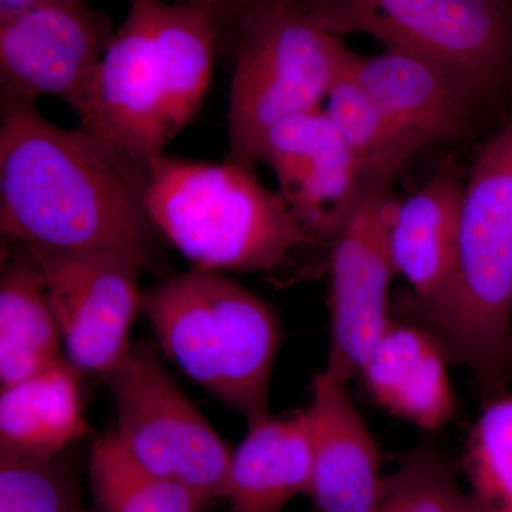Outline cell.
I'll use <instances>...</instances> for the list:
<instances>
[{
    "mask_svg": "<svg viewBox=\"0 0 512 512\" xmlns=\"http://www.w3.org/2000/svg\"><path fill=\"white\" fill-rule=\"evenodd\" d=\"M144 207L151 224L204 271L274 274L318 242L255 168L163 154L148 171Z\"/></svg>",
    "mask_w": 512,
    "mask_h": 512,
    "instance_id": "2",
    "label": "cell"
},
{
    "mask_svg": "<svg viewBox=\"0 0 512 512\" xmlns=\"http://www.w3.org/2000/svg\"><path fill=\"white\" fill-rule=\"evenodd\" d=\"M146 183L82 127L66 130L36 106L2 110L0 229L12 244L119 252L158 266Z\"/></svg>",
    "mask_w": 512,
    "mask_h": 512,
    "instance_id": "1",
    "label": "cell"
},
{
    "mask_svg": "<svg viewBox=\"0 0 512 512\" xmlns=\"http://www.w3.org/2000/svg\"><path fill=\"white\" fill-rule=\"evenodd\" d=\"M47 0H0V22Z\"/></svg>",
    "mask_w": 512,
    "mask_h": 512,
    "instance_id": "27",
    "label": "cell"
},
{
    "mask_svg": "<svg viewBox=\"0 0 512 512\" xmlns=\"http://www.w3.org/2000/svg\"><path fill=\"white\" fill-rule=\"evenodd\" d=\"M89 474L96 512H204L212 501L148 474L124 454L111 431L94 441Z\"/></svg>",
    "mask_w": 512,
    "mask_h": 512,
    "instance_id": "22",
    "label": "cell"
},
{
    "mask_svg": "<svg viewBox=\"0 0 512 512\" xmlns=\"http://www.w3.org/2000/svg\"><path fill=\"white\" fill-rule=\"evenodd\" d=\"M399 202L390 188L365 191L329 241L330 345L323 372L340 382L359 377L393 319L390 232Z\"/></svg>",
    "mask_w": 512,
    "mask_h": 512,
    "instance_id": "9",
    "label": "cell"
},
{
    "mask_svg": "<svg viewBox=\"0 0 512 512\" xmlns=\"http://www.w3.org/2000/svg\"><path fill=\"white\" fill-rule=\"evenodd\" d=\"M104 380L116 404L111 433L124 454L151 476L212 501L221 498L234 451L168 375L154 349L131 346Z\"/></svg>",
    "mask_w": 512,
    "mask_h": 512,
    "instance_id": "7",
    "label": "cell"
},
{
    "mask_svg": "<svg viewBox=\"0 0 512 512\" xmlns=\"http://www.w3.org/2000/svg\"><path fill=\"white\" fill-rule=\"evenodd\" d=\"M471 495L483 512H512V396L488 400L463 457Z\"/></svg>",
    "mask_w": 512,
    "mask_h": 512,
    "instance_id": "24",
    "label": "cell"
},
{
    "mask_svg": "<svg viewBox=\"0 0 512 512\" xmlns=\"http://www.w3.org/2000/svg\"><path fill=\"white\" fill-rule=\"evenodd\" d=\"M215 13L220 26V53L229 56L239 23L258 0H201Z\"/></svg>",
    "mask_w": 512,
    "mask_h": 512,
    "instance_id": "26",
    "label": "cell"
},
{
    "mask_svg": "<svg viewBox=\"0 0 512 512\" xmlns=\"http://www.w3.org/2000/svg\"><path fill=\"white\" fill-rule=\"evenodd\" d=\"M375 512H483L473 495L458 484L451 458L431 446H420L383 478Z\"/></svg>",
    "mask_w": 512,
    "mask_h": 512,
    "instance_id": "23",
    "label": "cell"
},
{
    "mask_svg": "<svg viewBox=\"0 0 512 512\" xmlns=\"http://www.w3.org/2000/svg\"><path fill=\"white\" fill-rule=\"evenodd\" d=\"M350 69L416 153L457 136L485 96L446 64L400 50L384 49L376 56L352 50Z\"/></svg>",
    "mask_w": 512,
    "mask_h": 512,
    "instance_id": "13",
    "label": "cell"
},
{
    "mask_svg": "<svg viewBox=\"0 0 512 512\" xmlns=\"http://www.w3.org/2000/svg\"><path fill=\"white\" fill-rule=\"evenodd\" d=\"M153 40L173 140L194 119L210 86L220 26L201 0H156Z\"/></svg>",
    "mask_w": 512,
    "mask_h": 512,
    "instance_id": "19",
    "label": "cell"
},
{
    "mask_svg": "<svg viewBox=\"0 0 512 512\" xmlns=\"http://www.w3.org/2000/svg\"><path fill=\"white\" fill-rule=\"evenodd\" d=\"M430 330L485 399L504 394L512 373V116L463 187L456 286Z\"/></svg>",
    "mask_w": 512,
    "mask_h": 512,
    "instance_id": "4",
    "label": "cell"
},
{
    "mask_svg": "<svg viewBox=\"0 0 512 512\" xmlns=\"http://www.w3.org/2000/svg\"><path fill=\"white\" fill-rule=\"evenodd\" d=\"M141 311L161 349L247 424L271 416L282 330L274 309L221 272L191 268L143 292Z\"/></svg>",
    "mask_w": 512,
    "mask_h": 512,
    "instance_id": "3",
    "label": "cell"
},
{
    "mask_svg": "<svg viewBox=\"0 0 512 512\" xmlns=\"http://www.w3.org/2000/svg\"><path fill=\"white\" fill-rule=\"evenodd\" d=\"M349 47L291 0H258L232 43L227 160L255 168L269 128L320 109Z\"/></svg>",
    "mask_w": 512,
    "mask_h": 512,
    "instance_id": "5",
    "label": "cell"
},
{
    "mask_svg": "<svg viewBox=\"0 0 512 512\" xmlns=\"http://www.w3.org/2000/svg\"><path fill=\"white\" fill-rule=\"evenodd\" d=\"M312 450V512H375L382 453L348 390L326 372L313 377L303 410Z\"/></svg>",
    "mask_w": 512,
    "mask_h": 512,
    "instance_id": "14",
    "label": "cell"
},
{
    "mask_svg": "<svg viewBox=\"0 0 512 512\" xmlns=\"http://www.w3.org/2000/svg\"><path fill=\"white\" fill-rule=\"evenodd\" d=\"M312 450L305 413L248 424L232 453L221 498L231 512H282L298 495H308Z\"/></svg>",
    "mask_w": 512,
    "mask_h": 512,
    "instance_id": "17",
    "label": "cell"
},
{
    "mask_svg": "<svg viewBox=\"0 0 512 512\" xmlns=\"http://www.w3.org/2000/svg\"><path fill=\"white\" fill-rule=\"evenodd\" d=\"M511 357H512V339H511Z\"/></svg>",
    "mask_w": 512,
    "mask_h": 512,
    "instance_id": "28",
    "label": "cell"
},
{
    "mask_svg": "<svg viewBox=\"0 0 512 512\" xmlns=\"http://www.w3.org/2000/svg\"><path fill=\"white\" fill-rule=\"evenodd\" d=\"M330 35L446 64L484 94L512 77V0H291Z\"/></svg>",
    "mask_w": 512,
    "mask_h": 512,
    "instance_id": "6",
    "label": "cell"
},
{
    "mask_svg": "<svg viewBox=\"0 0 512 512\" xmlns=\"http://www.w3.org/2000/svg\"><path fill=\"white\" fill-rule=\"evenodd\" d=\"M26 249L42 272L67 359L104 379L133 346L131 328L143 301L138 279L146 268L119 252Z\"/></svg>",
    "mask_w": 512,
    "mask_h": 512,
    "instance_id": "10",
    "label": "cell"
},
{
    "mask_svg": "<svg viewBox=\"0 0 512 512\" xmlns=\"http://www.w3.org/2000/svg\"><path fill=\"white\" fill-rule=\"evenodd\" d=\"M45 281L28 249L13 244L0 281V383L28 379L64 359Z\"/></svg>",
    "mask_w": 512,
    "mask_h": 512,
    "instance_id": "20",
    "label": "cell"
},
{
    "mask_svg": "<svg viewBox=\"0 0 512 512\" xmlns=\"http://www.w3.org/2000/svg\"><path fill=\"white\" fill-rule=\"evenodd\" d=\"M259 163L318 241L329 242L365 194L352 151L323 109L293 114L269 128Z\"/></svg>",
    "mask_w": 512,
    "mask_h": 512,
    "instance_id": "12",
    "label": "cell"
},
{
    "mask_svg": "<svg viewBox=\"0 0 512 512\" xmlns=\"http://www.w3.org/2000/svg\"><path fill=\"white\" fill-rule=\"evenodd\" d=\"M0 512H96L83 503L76 470L52 457H0Z\"/></svg>",
    "mask_w": 512,
    "mask_h": 512,
    "instance_id": "25",
    "label": "cell"
},
{
    "mask_svg": "<svg viewBox=\"0 0 512 512\" xmlns=\"http://www.w3.org/2000/svg\"><path fill=\"white\" fill-rule=\"evenodd\" d=\"M448 360L446 348L430 329L392 319L359 377L384 410L420 429L436 431L456 413Z\"/></svg>",
    "mask_w": 512,
    "mask_h": 512,
    "instance_id": "16",
    "label": "cell"
},
{
    "mask_svg": "<svg viewBox=\"0 0 512 512\" xmlns=\"http://www.w3.org/2000/svg\"><path fill=\"white\" fill-rule=\"evenodd\" d=\"M110 20L87 0H47L0 22V109L66 101L79 119L92 103Z\"/></svg>",
    "mask_w": 512,
    "mask_h": 512,
    "instance_id": "8",
    "label": "cell"
},
{
    "mask_svg": "<svg viewBox=\"0 0 512 512\" xmlns=\"http://www.w3.org/2000/svg\"><path fill=\"white\" fill-rule=\"evenodd\" d=\"M80 372L67 357L0 393V457H52L89 436Z\"/></svg>",
    "mask_w": 512,
    "mask_h": 512,
    "instance_id": "18",
    "label": "cell"
},
{
    "mask_svg": "<svg viewBox=\"0 0 512 512\" xmlns=\"http://www.w3.org/2000/svg\"><path fill=\"white\" fill-rule=\"evenodd\" d=\"M154 2L130 0L101 60L92 103L80 119V127L144 183L171 141L154 49Z\"/></svg>",
    "mask_w": 512,
    "mask_h": 512,
    "instance_id": "11",
    "label": "cell"
},
{
    "mask_svg": "<svg viewBox=\"0 0 512 512\" xmlns=\"http://www.w3.org/2000/svg\"><path fill=\"white\" fill-rule=\"evenodd\" d=\"M350 56L349 49L323 111L355 156L365 190L390 188L416 150L357 83L350 69Z\"/></svg>",
    "mask_w": 512,
    "mask_h": 512,
    "instance_id": "21",
    "label": "cell"
},
{
    "mask_svg": "<svg viewBox=\"0 0 512 512\" xmlns=\"http://www.w3.org/2000/svg\"><path fill=\"white\" fill-rule=\"evenodd\" d=\"M463 183L451 165L399 202L390 247L397 275L412 286L420 325L431 329L446 312L458 266Z\"/></svg>",
    "mask_w": 512,
    "mask_h": 512,
    "instance_id": "15",
    "label": "cell"
}]
</instances>
